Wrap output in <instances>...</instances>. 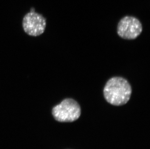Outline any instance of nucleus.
<instances>
[{
	"label": "nucleus",
	"instance_id": "2",
	"mask_svg": "<svg viewBox=\"0 0 150 149\" xmlns=\"http://www.w3.org/2000/svg\"><path fill=\"white\" fill-rule=\"evenodd\" d=\"M52 115L58 122H71L80 117L81 107L78 102L72 98H66L52 108Z\"/></svg>",
	"mask_w": 150,
	"mask_h": 149
},
{
	"label": "nucleus",
	"instance_id": "4",
	"mask_svg": "<svg viewBox=\"0 0 150 149\" xmlns=\"http://www.w3.org/2000/svg\"><path fill=\"white\" fill-rule=\"evenodd\" d=\"M142 32V23L132 16H125L119 21L117 33L119 37L125 39H134Z\"/></svg>",
	"mask_w": 150,
	"mask_h": 149
},
{
	"label": "nucleus",
	"instance_id": "1",
	"mask_svg": "<svg viewBox=\"0 0 150 149\" xmlns=\"http://www.w3.org/2000/svg\"><path fill=\"white\" fill-rule=\"evenodd\" d=\"M132 88L129 82L122 77L109 79L103 88V96L108 103L120 106L126 104L130 99Z\"/></svg>",
	"mask_w": 150,
	"mask_h": 149
},
{
	"label": "nucleus",
	"instance_id": "3",
	"mask_svg": "<svg viewBox=\"0 0 150 149\" xmlns=\"http://www.w3.org/2000/svg\"><path fill=\"white\" fill-rule=\"evenodd\" d=\"M22 26L24 32L28 35L38 37L45 32L46 20L42 15L32 8L23 18Z\"/></svg>",
	"mask_w": 150,
	"mask_h": 149
}]
</instances>
